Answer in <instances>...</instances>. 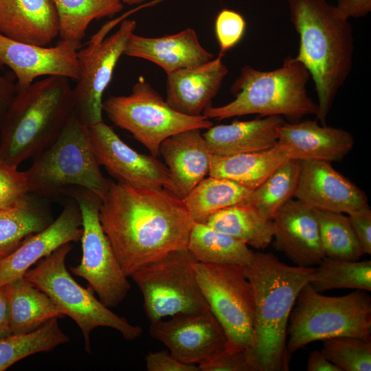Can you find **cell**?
<instances>
[{
    "label": "cell",
    "instance_id": "cell-1",
    "mask_svg": "<svg viewBox=\"0 0 371 371\" xmlns=\"http://www.w3.org/2000/svg\"><path fill=\"white\" fill-rule=\"evenodd\" d=\"M102 227L126 276L168 253L187 249L194 221L165 188L111 181L101 199Z\"/></svg>",
    "mask_w": 371,
    "mask_h": 371
},
{
    "label": "cell",
    "instance_id": "cell-2",
    "mask_svg": "<svg viewBox=\"0 0 371 371\" xmlns=\"http://www.w3.org/2000/svg\"><path fill=\"white\" fill-rule=\"evenodd\" d=\"M299 34L295 58L308 71L317 95L316 120L326 125L334 100L350 76L355 50L353 28L327 0H286Z\"/></svg>",
    "mask_w": 371,
    "mask_h": 371
},
{
    "label": "cell",
    "instance_id": "cell-3",
    "mask_svg": "<svg viewBox=\"0 0 371 371\" xmlns=\"http://www.w3.org/2000/svg\"><path fill=\"white\" fill-rule=\"evenodd\" d=\"M245 268L254 300L251 354L256 370L287 371L289 316L299 293L312 280L314 267L287 265L273 254L254 252Z\"/></svg>",
    "mask_w": 371,
    "mask_h": 371
},
{
    "label": "cell",
    "instance_id": "cell-4",
    "mask_svg": "<svg viewBox=\"0 0 371 371\" xmlns=\"http://www.w3.org/2000/svg\"><path fill=\"white\" fill-rule=\"evenodd\" d=\"M72 112L69 78L47 76L16 89L0 124V160L18 168L55 140Z\"/></svg>",
    "mask_w": 371,
    "mask_h": 371
},
{
    "label": "cell",
    "instance_id": "cell-5",
    "mask_svg": "<svg viewBox=\"0 0 371 371\" xmlns=\"http://www.w3.org/2000/svg\"><path fill=\"white\" fill-rule=\"evenodd\" d=\"M310 78L306 67L292 56L285 58L282 66L272 71L244 66L230 88L235 99L223 106H210L203 115L216 120L251 114L280 115L292 122L306 115H316L317 104L306 90Z\"/></svg>",
    "mask_w": 371,
    "mask_h": 371
},
{
    "label": "cell",
    "instance_id": "cell-6",
    "mask_svg": "<svg viewBox=\"0 0 371 371\" xmlns=\"http://www.w3.org/2000/svg\"><path fill=\"white\" fill-rule=\"evenodd\" d=\"M24 174L29 192L46 197L77 186L91 191L102 199L111 181L100 170L89 127L73 112L58 136L33 157L32 166Z\"/></svg>",
    "mask_w": 371,
    "mask_h": 371
},
{
    "label": "cell",
    "instance_id": "cell-7",
    "mask_svg": "<svg viewBox=\"0 0 371 371\" xmlns=\"http://www.w3.org/2000/svg\"><path fill=\"white\" fill-rule=\"evenodd\" d=\"M288 323L286 346L291 354L331 337L371 340V297L362 290L326 296L308 283L299 293Z\"/></svg>",
    "mask_w": 371,
    "mask_h": 371
},
{
    "label": "cell",
    "instance_id": "cell-8",
    "mask_svg": "<svg viewBox=\"0 0 371 371\" xmlns=\"http://www.w3.org/2000/svg\"><path fill=\"white\" fill-rule=\"evenodd\" d=\"M71 249L70 243L62 245L41 259L24 278L49 297L63 315L76 323L82 333L88 352H91L90 334L97 327L115 329L128 341L139 338L142 334L141 327L115 314L95 297L91 287L85 289L72 278L65 265Z\"/></svg>",
    "mask_w": 371,
    "mask_h": 371
},
{
    "label": "cell",
    "instance_id": "cell-9",
    "mask_svg": "<svg viewBox=\"0 0 371 371\" xmlns=\"http://www.w3.org/2000/svg\"><path fill=\"white\" fill-rule=\"evenodd\" d=\"M102 110L116 126L132 133L155 157L164 140L192 128L207 129L213 123L205 116H189L173 109L143 78L126 95H111Z\"/></svg>",
    "mask_w": 371,
    "mask_h": 371
},
{
    "label": "cell",
    "instance_id": "cell-10",
    "mask_svg": "<svg viewBox=\"0 0 371 371\" xmlns=\"http://www.w3.org/2000/svg\"><path fill=\"white\" fill-rule=\"evenodd\" d=\"M122 16L104 23L77 52L79 78L72 88L73 113L86 126L103 121L102 96L127 42L135 21Z\"/></svg>",
    "mask_w": 371,
    "mask_h": 371
},
{
    "label": "cell",
    "instance_id": "cell-11",
    "mask_svg": "<svg viewBox=\"0 0 371 371\" xmlns=\"http://www.w3.org/2000/svg\"><path fill=\"white\" fill-rule=\"evenodd\" d=\"M188 249H177L150 262L130 277L139 287L150 323L167 317L210 308L199 288Z\"/></svg>",
    "mask_w": 371,
    "mask_h": 371
},
{
    "label": "cell",
    "instance_id": "cell-12",
    "mask_svg": "<svg viewBox=\"0 0 371 371\" xmlns=\"http://www.w3.org/2000/svg\"><path fill=\"white\" fill-rule=\"evenodd\" d=\"M65 192L80 208L83 229L82 259L71 271L88 282L104 304L115 307L126 297L131 284L102 227L99 216L101 199L82 187H70Z\"/></svg>",
    "mask_w": 371,
    "mask_h": 371
},
{
    "label": "cell",
    "instance_id": "cell-13",
    "mask_svg": "<svg viewBox=\"0 0 371 371\" xmlns=\"http://www.w3.org/2000/svg\"><path fill=\"white\" fill-rule=\"evenodd\" d=\"M195 273L210 311L226 333L227 347L251 351L254 338V300L245 267L196 262Z\"/></svg>",
    "mask_w": 371,
    "mask_h": 371
},
{
    "label": "cell",
    "instance_id": "cell-14",
    "mask_svg": "<svg viewBox=\"0 0 371 371\" xmlns=\"http://www.w3.org/2000/svg\"><path fill=\"white\" fill-rule=\"evenodd\" d=\"M149 332L177 359L198 366L228 345L224 329L210 308L150 323Z\"/></svg>",
    "mask_w": 371,
    "mask_h": 371
},
{
    "label": "cell",
    "instance_id": "cell-15",
    "mask_svg": "<svg viewBox=\"0 0 371 371\" xmlns=\"http://www.w3.org/2000/svg\"><path fill=\"white\" fill-rule=\"evenodd\" d=\"M89 133L99 165L103 166L117 181L147 188H168L167 167L157 157L133 150L103 121L89 126Z\"/></svg>",
    "mask_w": 371,
    "mask_h": 371
},
{
    "label": "cell",
    "instance_id": "cell-16",
    "mask_svg": "<svg viewBox=\"0 0 371 371\" xmlns=\"http://www.w3.org/2000/svg\"><path fill=\"white\" fill-rule=\"evenodd\" d=\"M81 42L61 39L52 47L11 39L0 34V66L14 75L16 89L28 86L41 76H62L77 80V52Z\"/></svg>",
    "mask_w": 371,
    "mask_h": 371
},
{
    "label": "cell",
    "instance_id": "cell-17",
    "mask_svg": "<svg viewBox=\"0 0 371 371\" xmlns=\"http://www.w3.org/2000/svg\"><path fill=\"white\" fill-rule=\"evenodd\" d=\"M294 196L309 207L348 214L369 206L366 194L330 162L301 160Z\"/></svg>",
    "mask_w": 371,
    "mask_h": 371
},
{
    "label": "cell",
    "instance_id": "cell-18",
    "mask_svg": "<svg viewBox=\"0 0 371 371\" xmlns=\"http://www.w3.org/2000/svg\"><path fill=\"white\" fill-rule=\"evenodd\" d=\"M82 232L80 208L74 200L70 201L56 220L0 258V286L24 277L30 267L41 259L65 244L80 240Z\"/></svg>",
    "mask_w": 371,
    "mask_h": 371
},
{
    "label": "cell",
    "instance_id": "cell-19",
    "mask_svg": "<svg viewBox=\"0 0 371 371\" xmlns=\"http://www.w3.org/2000/svg\"><path fill=\"white\" fill-rule=\"evenodd\" d=\"M274 249L296 266L313 267L325 257L313 208L291 199L273 218Z\"/></svg>",
    "mask_w": 371,
    "mask_h": 371
},
{
    "label": "cell",
    "instance_id": "cell-20",
    "mask_svg": "<svg viewBox=\"0 0 371 371\" xmlns=\"http://www.w3.org/2000/svg\"><path fill=\"white\" fill-rule=\"evenodd\" d=\"M201 131L192 128L178 133L160 145L159 155L169 174L167 190L181 199L209 175L212 155Z\"/></svg>",
    "mask_w": 371,
    "mask_h": 371
},
{
    "label": "cell",
    "instance_id": "cell-21",
    "mask_svg": "<svg viewBox=\"0 0 371 371\" xmlns=\"http://www.w3.org/2000/svg\"><path fill=\"white\" fill-rule=\"evenodd\" d=\"M222 56L167 74V103L189 116H201L218 93L228 69Z\"/></svg>",
    "mask_w": 371,
    "mask_h": 371
},
{
    "label": "cell",
    "instance_id": "cell-22",
    "mask_svg": "<svg viewBox=\"0 0 371 371\" xmlns=\"http://www.w3.org/2000/svg\"><path fill=\"white\" fill-rule=\"evenodd\" d=\"M278 143L288 150L291 159L331 163L342 160L352 149L355 140L346 130L306 120L285 122L279 128Z\"/></svg>",
    "mask_w": 371,
    "mask_h": 371
},
{
    "label": "cell",
    "instance_id": "cell-23",
    "mask_svg": "<svg viewBox=\"0 0 371 371\" xmlns=\"http://www.w3.org/2000/svg\"><path fill=\"white\" fill-rule=\"evenodd\" d=\"M124 55L150 61L168 74L176 70L196 66L214 58L199 43L190 27L177 34L157 38L132 34Z\"/></svg>",
    "mask_w": 371,
    "mask_h": 371
},
{
    "label": "cell",
    "instance_id": "cell-24",
    "mask_svg": "<svg viewBox=\"0 0 371 371\" xmlns=\"http://www.w3.org/2000/svg\"><path fill=\"white\" fill-rule=\"evenodd\" d=\"M52 0H0V34L11 39L47 46L58 36Z\"/></svg>",
    "mask_w": 371,
    "mask_h": 371
},
{
    "label": "cell",
    "instance_id": "cell-25",
    "mask_svg": "<svg viewBox=\"0 0 371 371\" xmlns=\"http://www.w3.org/2000/svg\"><path fill=\"white\" fill-rule=\"evenodd\" d=\"M285 122L280 115L248 121L234 120L228 124L212 126L203 136L212 155L229 156L258 152L275 146L278 131Z\"/></svg>",
    "mask_w": 371,
    "mask_h": 371
},
{
    "label": "cell",
    "instance_id": "cell-26",
    "mask_svg": "<svg viewBox=\"0 0 371 371\" xmlns=\"http://www.w3.org/2000/svg\"><path fill=\"white\" fill-rule=\"evenodd\" d=\"M291 159L288 150L278 143L258 152L212 155L209 176L227 179L254 190L277 168Z\"/></svg>",
    "mask_w": 371,
    "mask_h": 371
},
{
    "label": "cell",
    "instance_id": "cell-27",
    "mask_svg": "<svg viewBox=\"0 0 371 371\" xmlns=\"http://www.w3.org/2000/svg\"><path fill=\"white\" fill-rule=\"evenodd\" d=\"M5 286L12 334L30 333L64 315L49 297L24 277Z\"/></svg>",
    "mask_w": 371,
    "mask_h": 371
},
{
    "label": "cell",
    "instance_id": "cell-28",
    "mask_svg": "<svg viewBox=\"0 0 371 371\" xmlns=\"http://www.w3.org/2000/svg\"><path fill=\"white\" fill-rule=\"evenodd\" d=\"M205 223L257 249H265L273 240V220L262 215L251 203L218 210Z\"/></svg>",
    "mask_w": 371,
    "mask_h": 371
},
{
    "label": "cell",
    "instance_id": "cell-29",
    "mask_svg": "<svg viewBox=\"0 0 371 371\" xmlns=\"http://www.w3.org/2000/svg\"><path fill=\"white\" fill-rule=\"evenodd\" d=\"M188 250L197 262L247 266L254 252L247 244L207 223L194 222Z\"/></svg>",
    "mask_w": 371,
    "mask_h": 371
},
{
    "label": "cell",
    "instance_id": "cell-30",
    "mask_svg": "<svg viewBox=\"0 0 371 371\" xmlns=\"http://www.w3.org/2000/svg\"><path fill=\"white\" fill-rule=\"evenodd\" d=\"M253 190L223 178L203 179L183 199L194 222L205 223L214 213L238 204L251 203Z\"/></svg>",
    "mask_w": 371,
    "mask_h": 371
},
{
    "label": "cell",
    "instance_id": "cell-31",
    "mask_svg": "<svg viewBox=\"0 0 371 371\" xmlns=\"http://www.w3.org/2000/svg\"><path fill=\"white\" fill-rule=\"evenodd\" d=\"M60 39L81 42L94 19L113 17L123 8L121 0H52Z\"/></svg>",
    "mask_w": 371,
    "mask_h": 371
},
{
    "label": "cell",
    "instance_id": "cell-32",
    "mask_svg": "<svg viewBox=\"0 0 371 371\" xmlns=\"http://www.w3.org/2000/svg\"><path fill=\"white\" fill-rule=\"evenodd\" d=\"M52 222L46 210L31 198L18 206L0 209V258Z\"/></svg>",
    "mask_w": 371,
    "mask_h": 371
},
{
    "label": "cell",
    "instance_id": "cell-33",
    "mask_svg": "<svg viewBox=\"0 0 371 371\" xmlns=\"http://www.w3.org/2000/svg\"><path fill=\"white\" fill-rule=\"evenodd\" d=\"M57 317L38 328L23 334H10L0 339V371L32 355L48 352L69 341L60 329Z\"/></svg>",
    "mask_w": 371,
    "mask_h": 371
},
{
    "label": "cell",
    "instance_id": "cell-34",
    "mask_svg": "<svg viewBox=\"0 0 371 371\" xmlns=\"http://www.w3.org/2000/svg\"><path fill=\"white\" fill-rule=\"evenodd\" d=\"M309 284L317 292L334 289L371 291V261H352L324 257Z\"/></svg>",
    "mask_w": 371,
    "mask_h": 371
},
{
    "label": "cell",
    "instance_id": "cell-35",
    "mask_svg": "<svg viewBox=\"0 0 371 371\" xmlns=\"http://www.w3.org/2000/svg\"><path fill=\"white\" fill-rule=\"evenodd\" d=\"M325 257L359 260L364 254L352 228L348 216L343 213L314 209Z\"/></svg>",
    "mask_w": 371,
    "mask_h": 371
},
{
    "label": "cell",
    "instance_id": "cell-36",
    "mask_svg": "<svg viewBox=\"0 0 371 371\" xmlns=\"http://www.w3.org/2000/svg\"><path fill=\"white\" fill-rule=\"evenodd\" d=\"M299 175L300 161L289 160L253 190L251 203L265 217L273 219L294 196Z\"/></svg>",
    "mask_w": 371,
    "mask_h": 371
},
{
    "label": "cell",
    "instance_id": "cell-37",
    "mask_svg": "<svg viewBox=\"0 0 371 371\" xmlns=\"http://www.w3.org/2000/svg\"><path fill=\"white\" fill-rule=\"evenodd\" d=\"M323 355L341 371L371 370V340L336 337L323 340Z\"/></svg>",
    "mask_w": 371,
    "mask_h": 371
},
{
    "label": "cell",
    "instance_id": "cell-38",
    "mask_svg": "<svg viewBox=\"0 0 371 371\" xmlns=\"http://www.w3.org/2000/svg\"><path fill=\"white\" fill-rule=\"evenodd\" d=\"M24 172L0 160V209L18 206L30 197Z\"/></svg>",
    "mask_w": 371,
    "mask_h": 371
},
{
    "label": "cell",
    "instance_id": "cell-39",
    "mask_svg": "<svg viewBox=\"0 0 371 371\" xmlns=\"http://www.w3.org/2000/svg\"><path fill=\"white\" fill-rule=\"evenodd\" d=\"M246 21L238 12L223 9L216 16L214 32L219 45V55L223 56L243 38L246 30Z\"/></svg>",
    "mask_w": 371,
    "mask_h": 371
},
{
    "label": "cell",
    "instance_id": "cell-40",
    "mask_svg": "<svg viewBox=\"0 0 371 371\" xmlns=\"http://www.w3.org/2000/svg\"><path fill=\"white\" fill-rule=\"evenodd\" d=\"M199 368L200 371H256L249 350L229 347Z\"/></svg>",
    "mask_w": 371,
    "mask_h": 371
},
{
    "label": "cell",
    "instance_id": "cell-41",
    "mask_svg": "<svg viewBox=\"0 0 371 371\" xmlns=\"http://www.w3.org/2000/svg\"><path fill=\"white\" fill-rule=\"evenodd\" d=\"M145 361L148 371H200L198 366L183 363L166 350L148 353Z\"/></svg>",
    "mask_w": 371,
    "mask_h": 371
},
{
    "label": "cell",
    "instance_id": "cell-42",
    "mask_svg": "<svg viewBox=\"0 0 371 371\" xmlns=\"http://www.w3.org/2000/svg\"><path fill=\"white\" fill-rule=\"evenodd\" d=\"M352 228L364 254H371V210L370 206L348 214Z\"/></svg>",
    "mask_w": 371,
    "mask_h": 371
},
{
    "label": "cell",
    "instance_id": "cell-43",
    "mask_svg": "<svg viewBox=\"0 0 371 371\" xmlns=\"http://www.w3.org/2000/svg\"><path fill=\"white\" fill-rule=\"evenodd\" d=\"M345 18H361L371 11V0H337L335 5Z\"/></svg>",
    "mask_w": 371,
    "mask_h": 371
},
{
    "label": "cell",
    "instance_id": "cell-44",
    "mask_svg": "<svg viewBox=\"0 0 371 371\" xmlns=\"http://www.w3.org/2000/svg\"><path fill=\"white\" fill-rule=\"evenodd\" d=\"M12 73L0 74V124L16 91Z\"/></svg>",
    "mask_w": 371,
    "mask_h": 371
},
{
    "label": "cell",
    "instance_id": "cell-45",
    "mask_svg": "<svg viewBox=\"0 0 371 371\" xmlns=\"http://www.w3.org/2000/svg\"><path fill=\"white\" fill-rule=\"evenodd\" d=\"M308 371H341L335 364L330 362L321 351H312L307 360Z\"/></svg>",
    "mask_w": 371,
    "mask_h": 371
},
{
    "label": "cell",
    "instance_id": "cell-46",
    "mask_svg": "<svg viewBox=\"0 0 371 371\" xmlns=\"http://www.w3.org/2000/svg\"><path fill=\"white\" fill-rule=\"evenodd\" d=\"M12 334L5 286H0V339Z\"/></svg>",
    "mask_w": 371,
    "mask_h": 371
},
{
    "label": "cell",
    "instance_id": "cell-47",
    "mask_svg": "<svg viewBox=\"0 0 371 371\" xmlns=\"http://www.w3.org/2000/svg\"><path fill=\"white\" fill-rule=\"evenodd\" d=\"M122 3H126L128 5H135L139 4L144 2L145 0H121Z\"/></svg>",
    "mask_w": 371,
    "mask_h": 371
},
{
    "label": "cell",
    "instance_id": "cell-48",
    "mask_svg": "<svg viewBox=\"0 0 371 371\" xmlns=\"http://www.w3.org/2000/svg\"><path fill=\"white\" fill-rule=\"evenodd\" d=\"M212 1H216V0H212Z\"/></svg>",
    "mask_w": 371,
    "mask_h": 371
}]
</instances>
